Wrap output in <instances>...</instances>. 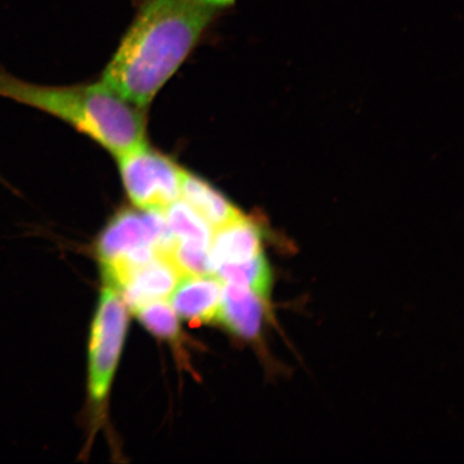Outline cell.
<instances>
[{
    "instance_id": "obj_1",
    "label": "cell",
    "mask_w": 464,
    "mask_h": 464,
    "mask_svg": "<svg viewBox=\"0 0 464 464\" xmlns=\"http://www.w3.org/2000/svg\"><path fill=\"white\" fill-rule=\"evenodd\" d=\"M236 0H139L102 82L139 108L147 107L187 60L220 11Z\"/></svg>"
},
{
    "instance_id": "obj_2",
    "label": "cell",
    "mask_w": 464,
    "mask_h": 464,
    "mask_svg": "<svg viewBox=\"0 0 464 464\" xmlns=\"http://www.w3.org/2000/svg\"><path fill=\"white\" fill-rule=\"evenodd\" d=\"M0 96L66 121L115 158L147 144L143 113L103 82L44 86L25 82L0 68Z\"/></svg>"
},
{
    "instance_id": "obj_3",
    "label": "cell",
    "mask_w": 464,
    "mask_h": 464,
    "mask_svg": "<svg viewBox=\"0 0 464 464\" xmlns=\"http://www.w3.org/2000/svg\"><path fill=\"white\" fill-rule=\"evenodd\" d=\"M127 196L142 211L165 212L181 199L185 170L148 144L119 156Z\"/></svg>"
},
{
    "instance_id": "obj_4",
    "label": "cell",
    "mask_w": 464,
    "mask_h": 464,
    "mask_svg": "<svg viewBox=\"0 0 464 464\" xmlns=\"http://www.w3.org/2000/svg\"><path fill=\"white\" fill-rule=\"evenodd\" d=\"M127 309L116 289H103L92 324L90 348V392L100 403L109 391L125 339Z\"/></svg>"
},
{
    "instance_id": "obj_5",
    "label": "cell",
    "mask_w": 464,
    "mask_h": 464,
    "mask_svg": "<svg viewBox=\"0 0 464 464\" xmlns=\"http://www.w3.org/2000/svg\"><path fill=\"white\" fill-rule=\"evenodd\" d=\"M264 230L256 220L242 216L213 231L208 259L212 275L219 266L243 263L263 253Z\"/></svg>"
},
{
    "instance_id": "obj_6",
    "label": "cell",
    "mask_w": 464,
    "mask_h": 464,
    "mask_svg": "<svg viewBox=\"0 0 464 464\" xmlns=\"http://www.w3.org/2000/svg\"><path fill=\"white\" fill-rule=\"evenodd\" d=\"M224 283L216 276H184L169 295L177 314L189 322L208 323L218 318Z\"/></svg>"
},
{
    "instance_id": "obj_7",
    "label": "cell",
    "mask_w": 464,
    "mask_h": 464,
    "mask_svg": "<svg viewBox=\"0 0 464 464\" xmlns=\"http://www.w3.org/2000/svg\"><path fill=\"white\" fill-rule=\"evenodd\" d=\"M265 300L251 289L225 283L218 318L232 334L253 340L263 324Z\"/></svg>"
},
{
    "instance_id": "obj_8",
    "label": "cell",
    "mask_w": 464,
    "mask_h": 464,
    "mask_svg": "<svg viewBox=\"0 0 464 464\" xmlns=\"http://www.w3.org/2000/svg\"><path fill=\"white\" fill-rule=\"evenodd\" d=\"M183 277L170 256L161 255L133 276L121 289L125 304L133 312L144 304L169 297Z\"/></svg>"
},
{
    "instance_id": "obj_9",
    "label": "cell",
    "mask_w": 464,
    "mask_h": 464,
    "mask_svg": "<svg viewBox=\"0 0 464 464\" xmlns=\"http://www.w3.org/2000/svg\"><path fill=\"white\" fill-rule=\"evenodd\" d=\"M181 200L193 208L213 231L242 216L239 208L232 205L219 190L188 171L184 174Z\"/></svg>"
},
{
    "instance_id": "obj_10",
    "label": "cell",
    "mask_w": 464,
    "mask_h": 464,
    "mask_svg": "<svg viewBox=\"0 0 464 464\" xmlns=\"http://www.w3.org/2000/svg\"><path fill=\"white\" fill-rule=\"evenodd\" d=\"M213 275L223 283L251 289L265 299L270 294L272 272L264 253L243 263L219 266Z\"/></svg>"
},
{
    "instance_id": "obj_11",
    "label": "cell",
    "mask_w": 464,
    "mask_h": 464,
    "mask_svg": "<svg viewBox=\"0 0 464 464\" xmlns=\"http://www.w3.org/2000/svg\"><path fill=\"white\" fill-rule=\"evenodd\" d=\"M140 322L150 333L164 339H174L179 334L176 311L164 300H156L139 307L136 311Z\"/></svg>"
}]
</instances>
